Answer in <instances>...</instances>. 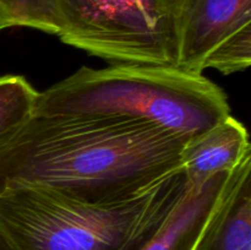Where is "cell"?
I'll list each match as a JSON object with an SVG mask.
<instances>
[{"label":"cell","instance_id":"52a82bcc","mask_svg":"<svg viewBox=\"0 0 251 250\" xmlns=\"http://www.w3.org/2000/svg\"><path fill=\"white\" fill-rule=\"evenodd\" d=\"M251 156L249 134L232 115L189 140L180 167L190 185L205 183L218 173L232 172Z\"/></svg>","mask_w":251,"mask_h":250},{"label":"cell","instance_id":"ba28073f","mask_svg":"<svg viewBox=\"0 0 251 250\" xmlns=\"http://www.w3.org/2000/svg\"><path fill=\"white\" fill-rule=\"evenodd\" d=\"M232 172L216 174L199 185L189 184L178 206L140 250H193Z\"/></svg>","mask_w":251,"mask_h":250},{"label":"cell","instance_id":"3957f363","mask_svg":"<svg viewBox=\"0 0 251 250\" xmlns=\"http://www.w3.org/2000/svg\"><path fill=\"white\" fill-rule=\"evenodd\" d=\"M34 114L112 118L190 140L230 115L226 93L199 74L176 66H82L38 92Z\"/></svg>","mask_w":251,"mask_h":250},{"label":"cell","instance_id":"277c9868","mask_svg":"<svg viewBox=\"0 0 251 250\" xmlns=\"http://www.w3.org/2000/svg\"><path fill=\"white\" fill-rule=\"evenodd\" d=\"M61 42L115 64L178 68L184 0H53Z\"/></svg>","mask_w":251,"mask_h":250},{"label":"cell","instance_id":"9c48e42d","mask_svg":"<svg viewBox=\"0 0 251 250\" xmlns=\"http://www.w3.org/2000/svg\"><path fill=\"white\" fill-rule=\"evenodd\" d=\"M37 96L22 76H0V152L34 114Z\"/></svg>","mask_w":251,"mask_h":250},{"label":"cell","instance_id":"8fae6325","mask_svg":"<svg viewBox=\"0 0 251 250\" xmlns=\"http://www.w3.org/2000/svg\"><path fill=\"white\" fill-rule=\"evenodd\" d=\"M10 27H12L11 24H10V22L7 21L4 16H1V15H0V32L4 31V29H6V28H10Z\"/></svg>","mask_w":251,"mask_h":250},{"label":"cell","instance_id":"30bf717a","mask_svg":"<svg viewBox=\"0 0 251 250\" xmlns=\"http://www.w3.org/2000/svg\"><path fill=\"white\" fill-rule=\"evenodd\" d=\"M0 15L12 27H28L56 36L61 29L53 0H0Z\"/></svg>","mask_w":251,"mask_h":250},{"label":"cell","instance_id":"8992f818","mask_svg":"<svg viewBox=\"0 0 251 250\" xmlns=\"http://www.w3.org/2000/svg\"><path fill=\"white\" fill-rule=\"evenodd\" d=\"M193 250H251V156L232 172Z\"/></svg>","mask_w":251,"mask_h":250},{"label":"cell","instance_id":"7c38bea8","mask_svg":"<svg viewBox=\"0 0 251 250\" xmlns=\"http://www.w3.org/2000/svg\"><path fill=\"white\" fill-rule=\"evenodd\" d=\"M0 250H10V248L7 247V244L4 242V239L1 238V235H0Z\"/></svg>","mask_w":251,"mask_h":250},{"label":"cell","instance_id":"7a4b0ae2","mask_svg":"<svg viewBox=\"0 0 251 250\" xmlns=\"http://www.w3.org/2000/svg\"><path fill=\"white\" fill-rule=\"evenodd\" d=\"M189 186L181 167L137 195L114 202L6 186L0 190V235L10 250H140Z\"/></svg>","mask_w":251,"mask_h":250},{"label":"cell","instance_id":"5b68a950","mask_svg":"<svg viewBox=\"0 0 251 250\" xmlns=\"http://www.w3.org/2000/svg\"><path fill=\"white\" fill-rule=\"evenodd\" d=\"M251 29V0H184L178 19V68L202 75L215 50Z\"/></svg>","mask_w":251,"mask_h":250},{"label":"cell","instance_id":"6da1fadb","mask_svg":"<svg viewBox=\"0 0 251 250\" xmlns=\"http://www.w3.org/2000/svg\"><path fill=\"white\" fill-rule=\"evenodd\" d=\"M188 141L126 120L33 114L0 152V190L26 185L92 203L124 200L180 168Z\"/></svg>","mask_w":251,"mask_h":250}]
</instances>
